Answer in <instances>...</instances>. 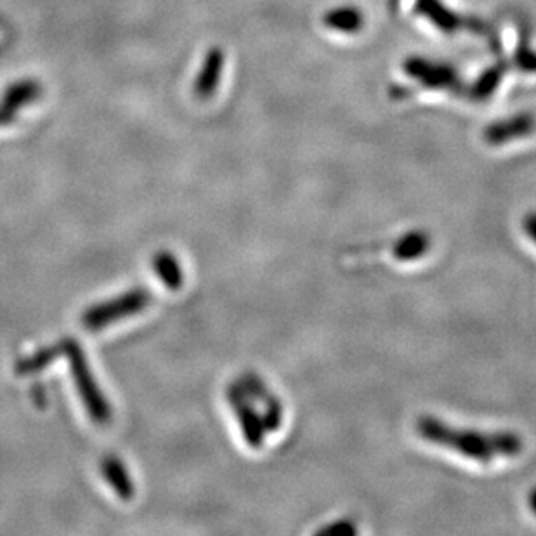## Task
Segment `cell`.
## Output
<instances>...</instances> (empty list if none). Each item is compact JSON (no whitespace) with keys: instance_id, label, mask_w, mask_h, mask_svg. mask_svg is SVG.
Listing matches in <instances>:
<instances>
[{"instance_id":"cell-11","label":"cell","mask_w":536,"mask_h":536,"mask_svg":"<svg viewBox=\"0 0 536 536\" xmlns=\"http://www.w3.org/2000/svg\"><path fill=\"white\" fill-rule=\"evenodd\" d=\"M356 533H358V528L351 521H337V523L330 524L327 528H321L318 531V535L330 536L356 535Z\"/></svg>"},{"instance_id":"cell-6","label":"cell","mask_w":536,"mask_h":536,"mask_svg":"<svg viewBox=\"0 0 536 536\" xmlns=\"http://www.w3.org/2000/svg\"><path fill=\"white\" fill-rule=\"evenodd\" d=\"M224 68V53L221 47H212L203 61L202 72L198 73L195 92L200 99H210L221 84Z\"/></svg>"},{"instance_id":"cell-5","label":"cell","mask_w":536,"mask_h":536,"mask_svg":"<svg viewBox=\"0 0 536 536\" xmlns=\"http://www.w3.org/2000/svg\"><path fill=\"white\" fill-rule=\"evenodd\" d=\"M431 235L424 229H413L399 236L394 242L387 243L386 249L396 261H417L431 250Z\"/></svg>"},{"instance_id":"cell-9","label":"cell","mask_w":536,"mask_h":536,"mask_svg":"<svg viewBox=\"0 0 536 536\" xmlns=\"http://www.w3.org/2000/svg\"><path fill=\"white\" fill-rule=\"evenodd\" d=\"M325 25L339 32H356L363 27V13L356 7H339L325 14Z\"/></svg>"},{"instance_id":"cell-1","label":"cell","mask_w":536,"mask_h":536,"mask_svg":"<svg viewBox=\"0 0 536 536\" xmlns=\"http://www.w3.org/2000/svg\"><path fill=\"white\" fill-rule=\"evenodd\" d=\"M415 429L427 443L452 450L479 464H491L497 458L519 457L524 448L523 438L517 432L462 429L432 415L419 417Z\"/></svg>"},{"instance_id":"cell-13","label":"cell","mask_w":536,"mask_h":536,"mask_svg":"<svg viewBox=\"0 0 536 536\" xmlns=\"http://www.w3.org/2000/svg\"><path fill=\"white\" fill-rule=\"evenodd\" d=\"M530 507H531V510L535 512V516H536V488L530 493Z\"/></svg>"},{"instance_id":"cell-7","label":"cell","mask_w":536,"mask_h":536,"mask_svg":"<svg viewBox=\"0 0 536 536\" xmlns=\"http://www.w3.org/2000/svg\"><path fill=\"white\" fill-rule=\"evenodd\" d=\"M39 96L40 85L35 80H20L7 89L2 106L16 117L18 110L37 101Z\"/></svg>"},{"instance_id":"cell-8","label":"cell","mask_w":536,"mask_h":536,"mask_svg":"<svg viewBox=\"0 0 536 536\" xmlns=\"http://www.w3.org/2000/svg\"><path fill=\"white\" fill-rule=\"evenodd\" d=\"M406 70L412 73L413 77L422 80L424 84L434 85V87H446L453 84V70L448 66L432 65L425 61H412L406 66Z\"/></svg>"},{"instance_id":"cell-12","label":"cell","mask_w":536,"mask_h":536,"mask_svg":"<svg viewBox=\"0 0 536 536\" xmlns=\"http://www.w3.org/2000/svg\"><path fill=\"white\" fill-rule=\"evenodd\" d=\"M523 228L524 233L536 243V212H530L528 216L524 217Z\"/></svg>"},{"instance_id":"cell-10","label":"cell","mask_w":536,"mask_h":536,"mask_svg":"<svg viewBox=\"0 0 536 536\" xmlns=\"http://www.w3.org/2000/svg\"><path fill=\"white\" fill-rule=\"evenodd\" d=\"M420 11L434 21V25L443 28L446 32L457 30L458 18L453 16L450 11H446L445 7L439 6L438 0H420Z\"/></svg>"},{"instance_id":"cell-4","label":"cell","mask_w":536,"mask_h":536,"mask_svg":"<svg viewBox=\"0 0 536 536\" xmlns=\"http://www.w3.org/2000/svg\"><path fill=\"white\" fill-rule=\"evenodd\" d=\"M533 131H535V118L531 115H517L507 118L504 122L490 125L484 132V141L491 146H502L516 139L526 138Z\"/></svg>"},{"instance_id":"cell-3","label":"cell","mask_w":536,"mask_h":536,"mask_svg":"<svg viewBox=\"0 0 536 536\" xmlns=\"http://www.w3.org/2000/svg\"><path fill=\"white\" fill-rule=\"evenodd\" d=\"M240 386L252 401L262 406V424L266 432H275L282 427L283 405L276 394L269 391L264 380L259 379L255 373H249L240 380Z\"/></svg>"},{"instance_id":"cell-2","label":"cell","mask_w":536,"mask_h":536,"mask_svg":"<svg viewBox=\"0 0 536 536\" xmlns=\"http://www.w3.org/2000/svg\"><path fill=\"white\" fill-rule=\"evenodd\" d=\"M228 399L231 406L235 408L238 422L242 425L245 441L249 443L250 448H262L266 429L262 424L261 413L255 410L252 399L243 391L240 382H236L235 386L229 387Z\"/></svg>"}]
</instances>
